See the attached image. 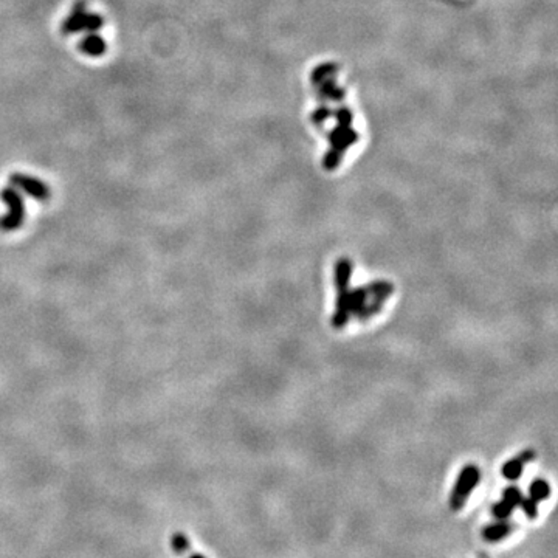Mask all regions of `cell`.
Listing matches in <instances>:
<instances>
[{
	"mask_svg": "<svg viewBox=\"0 0 558 558\" xmlns=\"http://www.w3.org/2000/svg\"><path fill=\"white\" fill-rule=\"evenodd\" d=\"M0 199L8 206V213L0 217V231L11 233L19 230L25 221V202L14 186H5L0 191Z\"/></svg>",
	"mask_w": 558,
	"mask_h": 558,
	"instance_id": "1",
	"label": "cell"
},
{
	"mask_svg": "<svg viewBox=\"0 0 558 558\" xmlns=\"http://www.w3.org/2000/svg\"><path fill=\"white\" fill-rule=\"evenodd\" d=\"M103 25H104L103 17L95 13H89L84 0H79V2H76L75 6H73L70 16L64 21L61 31L64 34H76L81 31L94 33L101 30Z\"/></svg>",
	"mask_w": 558,
	"mask_h": 558,
	"instance_id": "2",
	"label": "cell"
},
{
	"mask_svg": "<svg viewBox=\"0 0 558 558\" xmlns=\"http://www.w3.org/2000/svg\"><path fill=\"white\" fill-rule=\"evenodd\" d=\"M481 479V470L478 465L469 464L459 472L454 482V487L452 490L450 497V507L454 512H459L464 509L465 502H467L470 493L478 487Z\"/></svg>",
	"mask_w": 558,
	"mask_h": 558,
	"instance_id": "3",
	"label": "cell"
},
{
	"mask_svg": "<svg viewBox=\"0 0 558 558\" xmlns=\"http://www.w3.org/2000/svg\"><path fill=\"white\" fill-rule=\"evenodd\" d=\"M10 185L16 189L24 191L25 194H29L34 200H38V202H47L51 196L50 188L42 180L24 172H14L10 177Z\"/></svg>",
	"mask_w": 558,
	"mask_h": 558,
	"instance_id": "4",
	"label": "cell"
},
{
	"mask_svg": "<svg viewBox=\"0 0 558 558\" xmlns=\"http://www.w3.org/2000/svg\"><path fill=\"white\" fill-rule=\"evenodd\" d=\"M549 497H551V486L547 481L538 478L530 482L529 495L526 498L523 497L519 506L529 519H535L538 517V504Z\"/></svg>",
	"mask_w": 558,
	"mask_h": 558,
	"instance_id": "5",
	"label": "cell"
},
{
	"mask_svg": "<svg viewBox=\"0 0 558 558\" xmlns=\"http://www.w3.org/2000/svg\"><path fill=\"white\" fill-rule=\"evenodd\" d=\"M521 499H523V493L517 486H509L504 492H502V498L497 504L492 507V515L497 519H509V517L514 514V510L519 507Z\"/></svg>",
	"mask_w": 558,
	"mask_h": 558,
	"instance_id": "6",
	"label": "cell"
},
{
	"mask_svg": "<svg viewBox=\"0 0 558 558\" xmlns=\"http://www.w3.org/2000/svg\"><path fill=\"white\" fill-rule=\"evenodd\" d=\"M352 317V307H351V289L349 290H342L338 292L337 295V303H335V310L331 319V324L337 331H342L349 323V319Z\"/></svg>",
	"mask_w": 558,
	"mask_h": 558,
	"instance_id": "7",
	"label": "cell"
},
{
	"mask_svg": "<svg viewBox=\"0 0 558 558\" xmlns=\"http://www.w3.org/2000/svg\"><path fill=\"white\" fill-rule=\"evenodd\" d=\"M535 456H537V453L534 450L521 452L519 454H517L514 457V459H510L504 465H502V469H501L502 477H504L507 481L519 479L521 474H523V470L526 467V464H529L530 461H534Z\"/></svg>",
	"mask_w": 558,
	"mask_h": 558,
	"instance_id": "8",
	"label": "cell"
},
{
	"mask_svg": "<svg viewBox=\"0 0 558 558\" xmlns=\"http://www.w3.org/2000/svg\"><path fill=\"white\" fill-rule=\"evenodd\" d=\"M515 529H517V524L512 523V521L498 519L497 523H492V524L484 527L481 535L487 543H499L504 538H507L509 535L514 534Z\"/></svg>",
	"mask_w": 558,
	"mask_h": 558,
	"instance_id": "9",
	"label": "cell"
},
{
	"mask_svg": "<svg viewBox=\"0 0 558 558\" xmlns=\"http://www.w3.org/2000/svg\"><path fill=\"white\" fill-rule=\"evenodd\" d=\"M354 273V264L349 258H340L334 267V282L338 292L349 290Z\"/></svg>",
	"mask_w": 558,
	"mask_h": 558,
	"instance_id": "10",
	"label": "cell"
},
{
	"mask_svg": "<svg viewBox=\"0 0 558 558\" xmlns=\"http://www.w3.org/2000/svg\"><path fill=\"white\" fill-rule=\"evenodd\" d=\"M106 41L101 38V36L96 34L95 31L94 33H89L84 39L81 41L79 44V50L87 54V56H91V58H98V56H103V54L106 53Z\"/></svg>",
	"mask_w": 558,
	"mask_h": 558,
	"instance_id": "11",
	"label": "cell"
},
{
	"mask_svg": "<svg viewBox=\"0 0 558 558\" xmlns=\"http://www.w3.org/2000/svg\"><path fill=\"white\" fill-rule=\"evenodd\" d=\"M171 547H172V551H176L183 558H206L202 554H194L193 551H191L189 539L186 535H183L181 532H177V534L172 535Z\"/></svg>",
	"mask_w": 558,
	"mask_h": 558,
	"instance_id": "12",
	"label": "cell"
},
{
	"mask_svg": "<svg viewBox=\"0 0 558 558\" xmlns=\"http://www.w3.org/2000/svg\"><path fill=\"white\" fill-rule=\"evenodd\" d=\"M366 290H368L369 298L372 297V299H379L385 303V301L394 294V286H392V282L389 281H372L366 286Z\"/></svg>",
	"mask_w": 558,
	"mask_h": 558,
	"instance_id": "13",
	"label": "cell"
},
{
	"mask_svg": "<svg viewBox=\"0 0 558 558\" xmlns=\"http://www.w3.org/2000/svg\"><path fill=\"white\" fill-rule=\"evenodd\" d=\"M369 295L366 287H357L351 290V307H352V317L360 312V309L368 303Z\"/></svg>",
	"mask_w": 558,
	"mask_h": 558,
	"instance_id": "14",
	"label": "cell"
},
{
	"mask_svg": "<svg viewBox=\"0 0 558 558\" xmlns=\"http://www.w3.org/2000/svg\"><path fill=\"white\" fill-rule=\"evenodd\" d=\"M383 304H385V303H383V301L371 298V301H368V303H366L360 309V312L355 315V318H359L360 322H366V319H371L372 317H376L377 314H380Z\"/></svg>",
	"mask_w": 558,
	"mask_h": 558,
	"instance_id": "15",
	"label": "cell"
},
{
	"mask_svg": "<svg viewBox=\"0 0 558 558\" xmlns=\"http://www.w3.org/2000/svg\"><path fill=\"white\" fill-rule=\"evenodd\" d=\"M479 558H489L486 554H479Z\"/></svg>",
	"mask_w": 558,
	"mask_h": 558,
	"instance_id": "16",
	"label": "cell"
}]
</instances>
